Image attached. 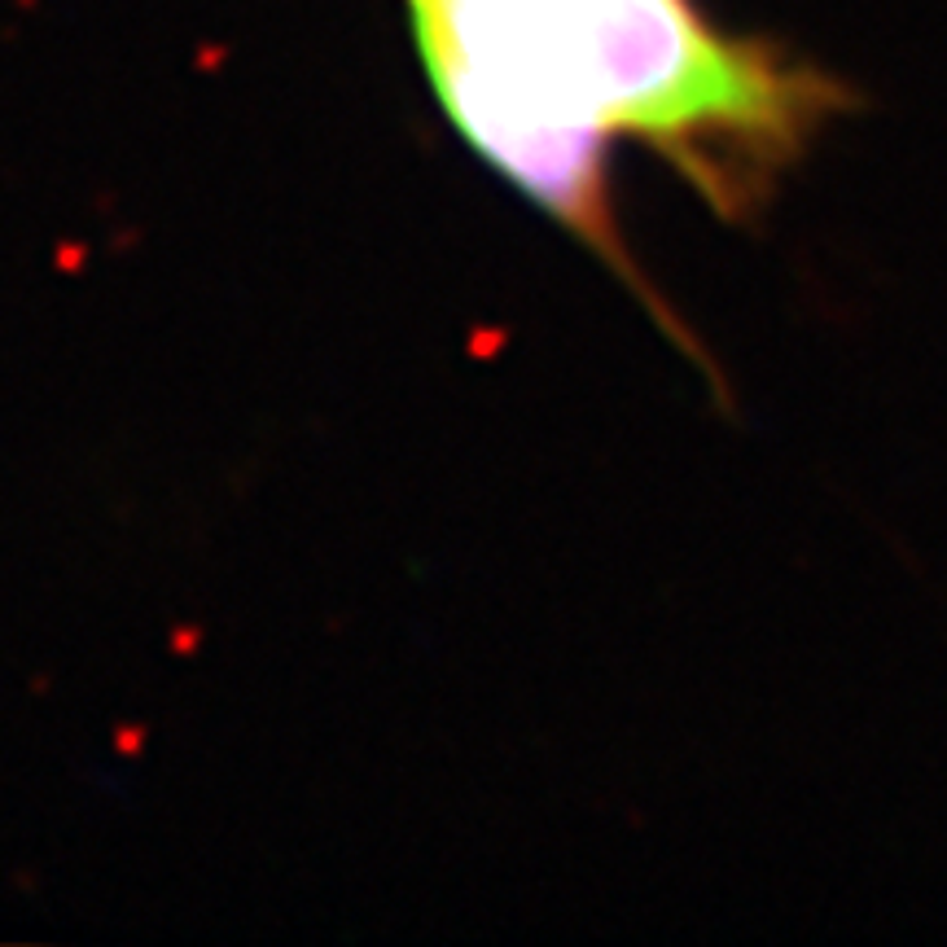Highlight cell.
Instances as JSON below:
<instances>
[{"mask_svg":"<svg viewBox=\"0 0 947 947\" xmlns=\"http://www.w3.org/2000/svg\"><path fill=\"white\" fill-rule=\"evenodd\" d=\"M408 13L465 146L627 281L614 141L649 146L715 211L746 215L847 110L838 79L724 35L693 0H408Z\"/></svg>","mask_w":947,"mask_h":947,"instance_id":"cell-1","label":"cell"}]
</instances>
